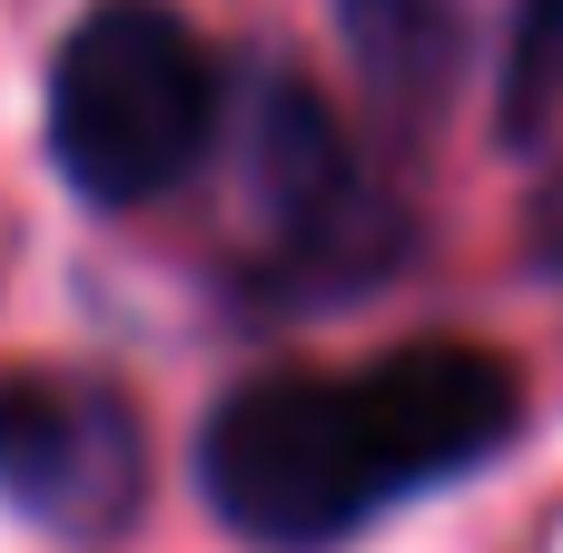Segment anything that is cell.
Segmentation results:
<instances>
[{"instance_id":"obj_1","label":"cell","mask_w":563,"mask_h":553,"mask_svg":"<svg viewBox=\"0 0 563 553\" xmlns=\"http://www.w3.org/2000/svg\"><path fill=\"white\" fill-rule=\"evenodd\" d=\"M525 416V376L495 346H396L366 366H277L208 406L198 495L267 553H327L406 495L475 475Z\"/></svg>"},{"instance_id":"obj_4","label":"cell","mask_w":563,"mask_h":553,"mask_svg":"<svg viewBox=\"0 0 563 553\" xmlns=\"http://www.w3.org/2000/svg\"><path fill=\"white\" fill-rule=\"evenodd\" d=\"M238 158H247L257 208H267V228L297 267L327 277L346 247H376L366 237V178H356V158H346V139H336V119L307 79L267 69L238 99Z\"/></svg>"},{"instance_id":"obj_7","label":"cell","mask_w":563,"mask_h":553,"mask_svg":"<svg viewBox=\"0 0 563 553\" xmlns=\"http://www.w3.org/2000/svg\"><path fill=\"white\" fill-rule=\"evenodd\" d=\"M534 257H544V267L563 277V178H554V198L534 208Z\"/></svg>"},{"instance_id":"obj_2","label":"cell","mask_w":563,"mask_h":553,"mask_svg":"<svg viewBox=\"0 0 563 553\" xmlns=\"http://www.w3.org/2000/svg\"><path fill=\"white\" fill-rule=\"evenodd\" d=\"M218 139V59L168 0H99L49 59V158L89 208H139Z\"/></svg>"},{"instance_id":"obj_3","label":"cell","mask_w":563,"mask_h":553,"mask_svg":"<svg viewBox=\"0 0 563 553\" xmlns=\"http://www.w3.org/2000/svg\"><path fill=\"white\" fill-rule=\"evenodd\" d=\"M0 505L69 544L129 534V515L148 505V435L129 396L59 366L0 376Z\"/></svg>"},{"instance_id":"obj_5","label":"cell","mask_w":563,"mask_h":553,"mask_svg":"<svg viewBox=\"0 0 563 553\" xmlns=\"http://www.w3.org/2000/svg\"><path fill=\"white\" fill-rule=\"evenodd\" d=\"M346 40L366 59V79L406 109H426L445 89V59H455V20L445 0H346Z\"/></svg>"},{"instance_id":"obj_6","label":"cell","mask_w":563,"mask_h":553,"mask_svg":"<svg viewBox=\"0 0 563 553\" xmlns=\"http://www.w3.org/2000/svg\"><path fill=\"white\" fill-rule=\"evenodd\" d=\"M563 109V0H515L505 30V139H544Z\"/></svg>"}]
</instances>
